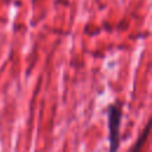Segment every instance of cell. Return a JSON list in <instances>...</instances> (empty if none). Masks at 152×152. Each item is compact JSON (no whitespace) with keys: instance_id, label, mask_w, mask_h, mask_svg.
I'll return each instance as SVG.
<instances>
[{"instance_id":"cell-1","label":"cell","mask_w":152,"mask_h":152,"mask_svg":"<svg viewBox=\"0 0 152 152\" xmlns=\"http://www.w3.org/2000/svg\"><path fill=\"white\" fill-rule=\"evenodd\" d=\"M121 107L118 104H112L108 108V126H109V140L110 150L115 151L119 146V131L121 121Z\"/></svg>"}]
</instances>
